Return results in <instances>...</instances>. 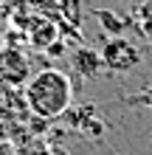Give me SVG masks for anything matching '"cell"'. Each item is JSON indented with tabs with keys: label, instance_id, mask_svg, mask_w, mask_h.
I'll use <instances>...</instances> for the list:
<instances>
[{
	"label": "cell",
	"instance_id": "cell-6",
	"mask_svg": "<svg viewBox=\"0 0 152 155\" xmlns=\"http://www.w3.org/2000/svg\"><path fill=\"white\" fill-rule=\"evenodd\" d=\"M96 20H99V25L104 31H110L113 37H118V34L127 28V20H124L121 14H115V12H110V8H96Z\"/></svg>",
	"mask_w": 152,
	"mask_h": 155
},
{
	"label": "cell",
	"instance_id": "cell-4",
	"mask_svg": "<svg viewBox=\"0 0 152 155\" xmlns=\"http://www.w3.org/2000/svg\"><path fill=\"white\" fill-rule=\"evenodd\" d=\"M28 40L34 48H48L51 42H57V23L53 20H34Z\"/></svg>",
	"mask_w": 152,
	"mask_h": 155
},
{
	"label": "cell",
	"instance_id": "cell-7",
	"mask_svg": "<svg viewBox=\"0 0 152 155\" xmlns=\"http://www.w3.org/2000/svg\"><path fill=\"white\" fill-rule=\"evenodd\" d=\"M132 102H135V104H147V107H152V85H147L135 99H132Z\"/></svg>",
	"mask_w": 152,
	"mask_h": 155
},
{
	"label": "cell",
	"instance_id": "cell-5",
	"mask_svg": "<svg viewBox=\"0 0 152 155\" xmlns=\"http://www.w3.org/2000/svg\"><path fill=\"white\" fill-rule=\"evenodd\" d=\"M102 54H96V51H90V48H79L76 54H73V68L79 71L82 76H96L102 71Z\"/></svg>",
	"mask_w": 152,
	"mask_h": 155
},
{
	"label": "cell",
	"instance_id": "cell-9",
	"mask_svg": "<svg viewBox=\"0 0 152 155\" xmlns=\"http://www.w3.org/2000/svg\"><path fill=\"white\" fill-rule=\"evenodd\" d=\"M130 3H135V6H138V3H144V0H130Z\"/></svg>",
	"mask_w": 152,
	"mask_h": 155
},
{
	"label": "cell",
	"instance_id": "cell-10",
	"mask_svg": "<svg viewBox=\"0 0 152 155\" xmlns=\"http://www.w3.org/2000/svg\"><path fill=\"white\" fill-rule=\"evenodd\" d=\"M149 57H152V48H149Z\"/></svg>",
	"mask_w": 152,
	"mask_h": 155
},
{
	"label": "cell",
	"instance_id": "cell-3",
	"mask_svg": "<svg viewBox=\"0 0 152 155\" xmlns=\"http://www.w3.org/2000/svg\"><path fill=\"white\" fill-rule=\"evenodd\" d=\"M28 57L20 48H3L0 51V82L3 85H23L28 82Z\"/></svg>",
	"mask_w": 152,
	"mask_h": 155
},
{
	"label": "cell",
	"instance_id": "cell-11",
	"mask_svg": "<svg viewBox=\"0 0 152 155\" xmlns=\"http://www.w3.org/2000/svg\"><path fill=\"white\" fill-rule=\"evenodd\" d=\"M121 155H124V152H121Z\"/></svg>",
	"mask_w": 152,
	"mask_h": 155
},
{
	"label": "cell",
	"instance_id": "cell-8",
	"mask_svg": "<svg viewBox=\"0 0 152 155\" xmlns=\"http://www.w3.org/2000/svg\"><path fill=\"white\" fill-rule=\"evenodd\" d=\"M0 155H17V150H14V144L11 141H0Z\"/></svg>",
	"mask_w": 152,
	"mask_h": 155
},
{
	"label": "cell",
	"instance_id": "cell-2",
	"mask_svg": "<svg viewBox=\"0 0 152 155\" xmlns=\"http://www.w3.org/2000/svg\"><path fill=\"white\" fill-rule=\"evenodd\" d=\"M102 62L104 68H110L113 74H130L141 65V54L127 37H110L102 48Z\"/></svg>",
	"mask_w": 152,
	"mask_h": 155
},
{
	"label": "cell",
	"instance_id": "cell-1",
	"mask_svg": "<svg viewBox=\"0 0 152 155\" xmlns=\"http://www.w3.org/2000/svg\"><path fill=\"white\" fill-rule=\"evenodd\" d=\"M73 102V85L68 74L57 68H45L25 82V104L40 118H59Z\"/></svg>",
	"mask_w": 152,
	"mask_h": 155
}]
</instances>
